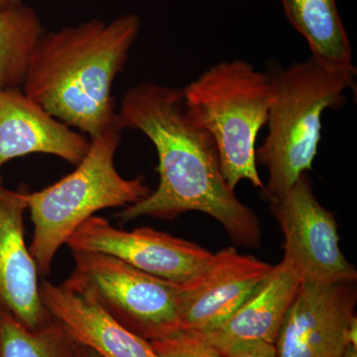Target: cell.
I'll use <instances>...</instances> for the list:
<instances>
[{"mask_svg":"<svg viewBox=\"0 0 357 357\" xmlns=\"http://www.w3.org/2000/svg\"><path fill=\"white\" fill-rule=\"evenodd\" d=\"M117 112L122 128L140 131L151 141L159 173L157 189L119 211V222L171 220L201 211L222 223L234 245L259 248V218L223 177L215 141L185 109L182 89L136 84L122 96Z\"/></svg>","mask_w":357,"mask_h":357,"instance_id":"obj_1","label":"cell"},{"mask_svg":"<svg viewBox=\"0 0 357 357\" xmlns=\"http://www.w3.org/2000/svg\"><path fill=\"white\" fill-rule=\"evenodd\" d=\"M135 14L45 33L22 91L59 121L89 138L122 128L112 89L140 32Z\"/></svg>","mask_w":357,"mask_h":357,"instance_id":"obj_2","label":"cell"},{"mask_svg":"<svg viewBox=\"0 0 357 357\" xmlns=\"http://www.w3.org/2000/svg\"><path fill=\"white\" fill-rule=\"evenodd\" d=\"M269 75L268 133L256 148V163L267 170L262 192L272 202L282 198L303 173L312 170L321 139L323 114L344 105L356 74L326 70L310 58Z\"/></svg>","mask_w":357,"mask_h":357,"instance_id":"obj_3","label":"cell"},{"mask_svg":"<svg viewBox=\"0 0 357 357\" xmlns=\"http://www.w3.org/2000/svg\"><path fill=\"white\" fill-rule=\"evenodd\" d=\"M121 131L110 129L89 138L88 152L72 173L40 191L27 192L33 223L29 252L40 274L51 271L59 249L96 213L126 208L151 192L142 176L126 178L116 170L114 159Z\"/></svg>","mask_w":357,"mask_h":357,"instance_id":"obj_4","label":"cell"},{"mask_svg":"<svg viewBox=\"0 0 357 357\" xmlns=\"http://www.w3.org/2000/svg\"><path fill=\"white\" fill-rule=\"evenodd\" d=\"M182 89L185 109L215 141L229 187L248 180L263 191L255 144L269 114V73L236 59L213 66Z\"/></svg>","mask_w":357,"mask_h":357,"instance_id":"obj_5","label":"cell"},{"mask_svg":"<svg viewBox=\"0 0 357 357\" xmlns=\"http://www.w3.org/2000/svg\"><path fill=\"white\" fill-rule=\"evenodd\" d=\"M72 253L75 268L64 284L89 294L130 332L152 342L181 331L178 284L114 256Z\"/></svg>","mask_w":357,"mask_h":357,"instance_id":"obj_6","label":"cell"},{"mask_svg":"<svg viewBox=\"0 0 357 357\" xmlns=\"http://www.w3.org/2000/svg\"><path fill=\"white\" fill-rule=\"evenodd\" d=\"M284 236L282 262L302 283H354L357 271L340 246L337 223L321 206L306 173L280 199L270 202Z\"/></svg>","mask_w":357,"mask_h":357,"instance_id":"obj_7","label":"cell"},{"mask_svg":"<svg viewBox=\"0 0 357 357\" xmlns=\"http://www.w3.org/2000/svg\"><path fill=\"white\" fill-rule=\"evenodd\" d=\"M66 244L72 252L114 256L145 273L175 284L192 280L213 256L199 244L152 227L117 229L96 215L79 225Z\"/></svg>","mask_w":357,"mask_h":357,"instance_id":"obj_8","label":"cell"},{"mask_svg":"<svg viewBox=\"0 0 357 357\" xmlns=\"http://www.w3.org/2000/svg\"><path fill=\"white\" fill-rule=\"evenodd\" d=\"M356 301L354 283H301L275 342L277 357H342Z\"/></svg>","mask_w":357,"mask_h":357,"instance_id":"obj_9","label":"cell"},{"mask_svg":"<svg viewBox=\"0 0 357 357\" xmlns=\"http://www.w3.org/2000/svg\"><path fill=\"white\" fill-rule=\"evenodd\" d=\"M273 266L229 248L213 253L192 280L178 284L181 331L204 333L231 316Z\"/></svg>","mask_w":357,"mask_h":357,"instance_id":"obj_10","label":"cell"},{"mask_svg":"<svg viewBox=\"0 0 357 357\" xmlns=\"http://www.w3.org/2000/svg\"><path fill=\"white\" fill-rule=\"evenodd\" d=\"M27 192L0 184V316L35 331L53 318L42 302L38 268L25 243Z\"/></svg>","mask_w":357,"mask_h":357,"instance_id":"obj_11","label":"cell"},{"mask_svg":"<svg viewBox=\"0 0 357 357\" xmlns=\"http://www.w3.org/2000/svg\"><path fill=\"white\" fill-rule=\"evenodd\" d=\"M91 140L73 130L23 93L0 88V184L10 160L33 153L54 155L77 166Z\"/></svg>","mask_w":357,"mask_h":357,"instance_id":"obj_12","label":"cell"},{"mask_svg":"<svg viewBox=\"0 0 357 357\" xmlns=\"http://www.w3.org/2000/svg\"><path fill=\"white\" fill-rule=\"evenodd\" d=\"M40 295L52 318L75 342L100 357H159L151 342L122 326L89 294L44 280Z\"/></svg>","mask_w":357,"mask_h":357,"instance_id":"obj_13","label":"cell"},{"mask_svg":"<svg viewBox=\"0 0 357 357\" xmlns=\"http://www.w3.org/2000/svg\"><path fill=\"white\" fill-rule=\"evenodd\" d=\"M301 283L297 275L281 261L231 316L198 335L217 349L258 340L275 344Z\"/></svg>","mask_w":357,"mask_h":357,"instance_id":"obj_14","label":"cell"},{"mask_svg":"<svg viewBox=\"0 0 357 357\" xmlns=\"http://www.w3.org/2000/svg\"><path fill=\"white\" fill-rule=\"evenodd\" d=\"M289 22L306 39L312 57L328 70L356 74L335 0H281Z\"/></svg>","mask_w":357,"mask_h":357,"instance_id":"obj_15","label":"cell"},{"mask_svg":"<svg viewBox=\"0 0 357 357\" xmlns=\"http://www.w3.org/2000/svg\"><path fill=\"white\" fill-rule=\"evenodd\" d=\"M45 33L38 13L22 1L0 10V88H22Z\"/></svg>","mask_w":357,"mask_h":357,"instance_id":"obj_16","label":"cell"},{"mask_svg":"<svg viewBox=\"0 0 357 357\" xmlns=\"http://www.w3.org/2000/svg\"><path fill=\"white\" fill-rule=\"evenodd\" d=\"M77 345L56 319L33 331L0 316V357H75Z\"/></svg>","mask_w":357,"mask_h":357,"instance_id":"obj_17","label":"cell"},{"mask_svg":"<svg viewBox=\"0 0 357 357\" xmlns=\"http://www.w3.org/2000/svg\"><path fill=\"white\" fill-rule=\"evenodd\" d=\"M150 342L159 357H225L196 333L178 331Z\"/></svg>","mask_w":357,"mask_h":357,"instance_id":"obj_18","label":"cell"},{"mask_svg":"<svg viewBox=\"0 0 357 357\" xmlns=\"http://www.w3.org/2000/svg\"><path fill=\"white\" fill-rule=\"evenodd\" d=\"M225 357H277L275 344L266 342H243L218 349Z\"/></svg>","mask_w":357,"mask_h":357,"instance_id":"obj_19","label":"cell"},{"mask_svg":"<svg viewBox=\"0 0 357 357\" xmlns=\"http://www.w3.org/2000/svg\"><path fill=\"white\" fill-rule=\"evenodd\" d=\"M75 357H100L96 354L95 351L88 349V347H83V345H77L76 352H75Z\"/></svg>","mask_w":357,"mask_h":357,"instance_id":"obj_20","label":"cell"},{"mask_svg":"<svg viewBox=\"0 0 357 357\" xmlns=\"http://www.w3.org/2000/svg\"><path fill=\"white\" fill-rule=\"evenodd\" d=\"M342 357H357V345L347 344L344 352H342Z\"/></svg>","mask_w":357,"mask_h":357,"instance_id":"obj_21","label":"cell"},{"mask_svg":"<svg viewBox=\"0 0 357 357\" xmlns=\"http://www.w3.org/2000/svg\"><path fill=\"white\" fill-rule=\"evenodd\" d=\"M20 1L21 0H0V10L8 8V7L13 6Z\"/></svg>","mask_w":357,"mask_h":357,"instance_id":"obj_22","label":"cell"}]
</instances>
